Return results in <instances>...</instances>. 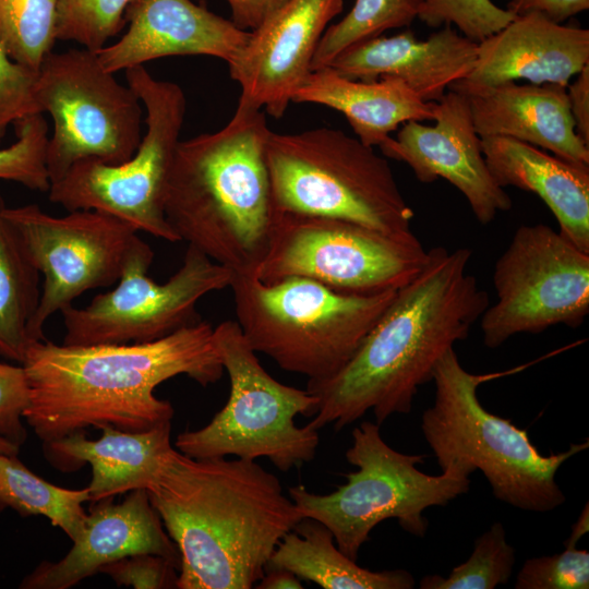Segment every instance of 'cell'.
Here are the masks:
<instances>
[{
    "instance_id": "26",
    "label": "cell",
    "mask_w": 589,
    "mask_h": 589,
    "mask_svg": "<svg viewBox=\"0 0 589 589\" xmlns=\"http://www.w3.org/2000/svg\"><path fill=\"white\" fill-rule=\"evenodd\" d=\"M356 562L338 549L323 522L302 517L278 542L265 572L286 569L325 589H412L416 585L406 569L373 572Z\"/></svg>"
},
{
    "instance_id": "23",
    "label": "cell",
    "mask_w": 589,
    "mask_h": 589,
    "mask_svg": "<svg viewBox=\"0 0 589 589\" xmlns=\"http://www.w3.org/2000/svg\"><path fill=\"white\" fill-rule=\"evenodd\" d=\"M100 430L98 440H88L81 431L43 444L48 461L63 472L76 471L85 464L92 467L87 486L91 502L146 490L173 449L171 421L142 432L111 425Z\"/></svg>"
},
{
    "instance_id": "17",
    "label": "cell",
    "mask_w": 589,
    "mask_h": 589,
    "mask_svg": "<svg viewBox=\"0 0 589 589\" xmlns=\"http://www.w3.org/2000/svg\"><path fill=\"white\" fill-rule=\"evenodd\" d=\"M342 9L344 0H288L251 31L245 46L228 64L241 89L238 105L265 109L280 119L312 72L323 34Z\"/></svg>"
},
{
    "instance_id": "18",
    "label": "cell",
    "mask_w": 589,
    "mask_h": 589,
    "mask_svg": "<svg viewBox=\"0 0 589 589\" xmlns=\"http://www.w3.org/2000/svg\"><path fill=\"white\" fill-rule=\"evenodd\" d=\"M84 528L58 562H41L20 584L22 589H68L99 573L105 565L139 553L167 557L180 567L177 545L164 528L145 489L93 502Z\"/></svg>"
},
{
    "instance_id": "38",
    "label": "cell",
    "mask_w": 589,
    "mask_h": 589,
    "mask_svg": "<svg viewBox=\"0 0 589 589\" xmlns=\"http://www.w3.org/2000/svg\"><path fill=\"white\" fill-rule=\"evenodd\" d=\"M29 390L22 364L0 362V437L21 448L27 437L22 423Z\"/></svg>"
},
{
    "instance_id": "43",
    "label": "cell",
    "mask_w": 589,
    "mask_h": 589,
    "mask_svg": "<svg viewBox=\"0 0 589 589\" xmlns=\"http://www.w3.org/2000/svg\"><path fill=\"white\" fill-rule=\"evenodd\" d=\"M589 531V505L586 503L582 510L573 524L570 533L564 541L565 548H576L578 541Z\"/></svg>"
},
{
    "instance_id": "12",
    "label": "cell",
    "mask_w": 589,
    "mask_h": 589,
    "mask_svg": "<svg viewBox=\"0 0 589 589\" xmlns=\"http://www.w3.org/2000/svg\"><path fill=\"white\" fill-rule=\"evenodd\" d=\"M36 99L53 121L46 149L51 183L82 159L122 164L140 145L141 100L101 68L94 51L48 53L38 71Z\"/></svg>"
},
{
    "instance_id": "4",
    "label": "cell",
    "mask_w": 589,
    "mask_h": 589,
    "mask_svg": "<svg viewBox=\"0 0 589 589\" xmlns=\"http://www.w3.org/2000/svg\"><path fill=\"white\" fill-rule=\"evenodd\" d=\"M265 111L239 106L220 130L180 141L165 215L184 240L232 272L254 271L277 214L265 160Z\"/></svg>"
},
{
    "instance_id": "22",
    "label": "cell",
    "mask_w": 589,
    "mask_h": 589,
    "mask_svg": "<svg viewBox=\"0 0 589 589\" xmlns=\"http://www.w3.org/2000/svg\"><path fill=\"white\" fill-rule=\"evenodd\" d=\"M464 94L480 137H510L578 166L589 167V145L578 136L566 87L509 82Z\"/></svg>"
},
{
    "instance_id": "30",
    "label": "cell",
    "mask_w": 589,
    "mask_h": 589,
    "mask_svg": "<svg viewBox=\"0 0 589 589\" xmlns=\"http://www.w3.org/2000/svg\"><path fill=\"white\" fill-rule=\"evenodd\" d=\"M57 0H0V43L15 62L38 71L56 39Z\"/></svg>"
},
{
    "instance_id": "39",
    "label": "cell",
    "mask_w": 589,
    "mask_h": 589,
    "mask_svg": "<svg viewBox=\"0 0 589 589\" xmlns=\"http://www.w3.org/2000/svg\"><path fill=\"white\" fill-rule=\"evenodd\" d=\"M507 9L515 14L538 12L551 21L563 24L566 20L589 9V0H513Z\"/></svg>"
},
{
    "instance_id": "29",
    "label": "cell",
    "mask_w": 589,
    "mask_h": 589,
    "mask_svg": "<svg viewBox=\"0 0 589 589\" xmlns=\"http://www.w3.org/2000/svg\"><path fill=\"white\" fill-rule=\"evenodd\" d=\"M421 4L422 0H354L350 11L323 34L312 59V71L327 67L357 43L388 29L408 27L418 17Z\"/></svg>"
},
{
    "instance_id": "6",
    "label": "cell",
    "mask_w": 589,
    "mask_h": 589,
    "mask_svg": "<svg viewBox=\"0 0 589 589\" xmlns=\"http://www.w3.org/2000/svg\"><path fill=\"white\" fill-rule=\"evenodd\" d=\"M232 273L236 321L251 348L308 382L350 360L397 291L348 294L305 277L265 284L253 271Z\"/></svg>"
},
{
    "instance_id": "40",
    "label": "cell",
    "mask_w": 589,
    "mask_h": 589,
    "mask_svg": "<svg viewBox=\"0 0 589 589\" xmlns=\"http://www.w3.org/2000/svg\"><path fill=\"white\" fill-rule=\"evenodd\" d=\"M231 12V22L242 31L260 26L288 0H225Z\"/></svg>"
},
{
    "instance_id": "7",
    "label": "cell",
    "mask_w": 589,
    "mask_h": 589,
    "mask_svg": "<svg viewBox=\"0 0 589 589\" xmlns=\"http://www.w3.org/2000/svg\"><path fill=\"white\" fill-rule=\"evenodd\" d=\"M265 160L277 212L344 219L394 235L411 231L414 213L389 164L356 136L327 127L272 131Z\"/></svg>"
},
{
    "instance_id": "37",
    "label": "cell",
    "mask_w": 589,
    "mask_h": 589,
    "mask_svg": "<svg viewBox=\"0 0 589 589\" xmlns=\"http://www.w3.org/2000/svg\"><path fill=\"white\" fill-rule=\"evenodd\" d=\"M179 567L165 556L139 553L111 562L99 573L109 575L118 586L137 589L177 588Z\"/></svg>"
},
{
    "instance_id": "35",
    "label": "cell",
    "mask_w": 589,
    "mask_h": 589,
    "mask_svg": "<svg viewBox=\"0 0 589 589\" xmlns=\"http://www.w3.org/2000/svg\"><path fill=\"white\" fill-rule=\"evenodd\" d=\"M515 589H588L589 553L565 548L561 553L528 558L516 576Z\"/></svg>"
},
{
    "instance_id": "3",
    "label": "cell",
    "mask_w": 589,
    "mask_h": 589,
    "mask_svg": "<svg viewBox=\"0 0 589 589\" xmlns=\"http://www.w3.org/2000/svg\"><path fill=\"white\" fill-rule=\"evenodd\" d=\"M180 554L179 589H250L302 519L279 479L255 460L196 459L173 448L147 486Z\"/></svg>"
},
{
    "instance_id": "19",
    "label": "cell",
    "mask_w": 589,
    "mask_h": 589,
    "mask_svg": "<svg viewBox=\"0 0 589 589\" xmlns=\"http://www.w3.org/2000/svg\"><path fill=\"white\" fill-rule=\"evenodd\" d=\"M127 19L125 34L96 51L101 68L113 74L173 56H211L230 64L250 36L192 0H136Z\"/></svg>"
},
{
    "instance_id": "27",
    "label": "cell",
    "mask_w": 589,
    "mask_h": 589,
    "mask_svg": "<svg viewBox=\"0 0 589 589\" xmlns=\"http://www.w3.org/2000/svg\"><path fill=\"white\" fill-rule=\"evenodd\" d=\"M0 194V358L22 364L29 324L38 306L39 272L13 224Z\"/></svg>"
},
{
    "instance_id": "32",
    "label": "cell",
    "mask_w": 589,
    "mask_h": 589,
    "mask_svg": "<svg viewBox=\"0 0 589 589\" xmlns=\"http://www.w3.org/2000/svg\"><path fill=\"white\" fill-rule=\"evenodd\" d=\"M136 0H57L56 39L98 51L125 23Z\"/></svg>"
},
{
    "instance_id": "24",
    "label": "cell",
    "mask_w": 589,
    "mask_h": 589,
    "mask_svg": "<svg viewBox=\"0 0 589 589\" xmlns=\"http://www.w3.org/2000/svg\"><path fill=\"white\" fill-rule=\"evenodd\" d=\"M486 165L498 185L538 195L560 232L589 253V167H582L510 137H481Z\"/></svg>"
},
{
    "instance_id": "34",
    "label": "cell",
    "mask_w": 589,
    "mask_h": 589,
    "mask_svg": "<svg viewBox=\"0 0 589 589\" xmlns=\"http://www.w3.org/2000/svg\"><path fill=\"white\" fill-rule=\"evenodd\" d=\"M516 15L492 0H422L418 19L430 27L454 25L464 37L478 44Z\"/></svg>"
},
{
    "instance_id": "21",
    "label": "cell",
    "mask_w": 589,
    "mask_h": 589,
    "mask_svg": "<svg viewBox=\"0 0 589 589\" xmlns=\"http://www.w3.org/2000/svg\"><path fill=\"white\" fill-rule=\"evenodd\" d=\"M478 44L450 25L425 39L406 29L357 43L327 65L352 80L400 79L424 101L435 103L473 68Z\"/></svg>"
},
{
    "instance_id": "45",
    "label": "cell",
    "mask_w": 589,
    "mask_h": 589,
    "mask_svg": "<svg viewBox=\"0 0 589 589\" xmlns=\"http://www.w3.org/2000/svg\"><path fill=\"white\" fill-rule=\"evenodd\" d=\"M4 508H7L5 505L0 501V513L3 512Z\"/></svg>"
},
{
    "instance_id": "10",
    "label": "cell",
    "mask_w": 589,
    "mask_h": 589,
    "mask_svg": "<svg viewBox=\"0 0 589 589\" xmlns=\"http://www.w3.org/2000/svg\"><path fill=\"white\" fill-rule=\"evenodd\" d=\"M128 85L145 107L146 132L134 155L119 165L96 159L75 163L50 184L48 199L68 212L94 209L137 231L178 242L165 215V196L185 115L182 88L154 79L144 65L125 70Z\"/></svg>"
},
{
    "instance_id": "31",
    "label": "cell",
    "mask_w": 589,
    "mask_h": 589,
    "mask_svg": "<svg viewBox=\"0 0 589 589\" xmlns=\"http://www.w3.org/2000/svg\"><path fill=\"white\" fill-rule=\"evenodd\" d=\"M516 562V550L506 539L502 522H494L474 541L468 560L447 576L425 575L420 589H493L506 585Z\"/></svg>"
},
{
    "instance_id": "16",
    "label": "cell",
    "mask_w": 589,
    "mask_h": 589,
    "mask_svg": "<svg viewBox=\"0 0 589 589\" xmlns=\"http://www.w3.org/2000/svg\"><path fill=\"white\" fill-rule=\"evenodd\" d=\"M433 125L420 121L402 124L396 137L378 147L383 155L407 164L422 183L440 178L454 185L467 200L481 225L512 208L504 188L494 180L483 155L467 97L453 89L434 103Z\"/></svg>"
},
{
    "instance_id": "13",
    "label": "cell",
    "mask_w": 589,
    "mask_h": 589,
    "mask_svg": "<svg viewBox=\"0 0 589 589\" xmlns=\"http://www.w3.org/2000/svg\"><path fill=\"white\" fill-rule=\"evenodd\" d=\"M154 252L140 239L117 287L85 308L60 313L63 345L146 342L201 321L196 304L207 293L230 287L232 271L189 245L180 268L164 284L147 276Z\"/></svg>"
},
{
    "instance_id": "44",
    "label": "cell",
    "mask_w": 589,
    "mask_h": 589,
    "mask_svg": "<svg viewBox=\"0 0 589 589\" xmlns=\"http://www.w3.org/2000/svg\"><path fill=\"white\" fill-rule=\"evenodd\" d=\"M19 452H20V447L0 437V453L7 454V455H17Z\"/></svg>"
},
{
    "instance_id": "14",
    "label": "cell",
    "mask_w": 589,
    "mask_h": 589,
    "mask_svg": "<svg viewBox=\"0 0 589 589\" xmlns=\"http://www.w3.org/2000/svg\"><path fill=\"white\" fill-rule=\"evenodd\" d=\"M496 301L480 317L490 349L555 325L579 327L589 314V253L548 225H522L493 272Z\"/></svg>"
},
{
    "instance_id": "1",
    "label": "cell",
    "mask_w": 589,
    "mask_h": 589,
    "mask_svg": "<svg viewBox=\"0 0 589 589\" xmlns=\"http://www.w3.org/2000/svg\"><path fill=\"white\" fill-rule=\"evenodd\" d=\"M472 251L429 250L421 272L396 294L350 360L333 376L308 382L317 408L308 426L341 430L372 411L381 425L411 412L420 386L440 360L465 340L489 296L467 272Z\"/></svg>"
},
{
    "instance_id": "20",
    "label": "cell",
    "mask_w": 589,
    "mask_h": 589,
    "mask_svg": "<svg viewBox=\"0 0 589 589\" xmlns=\"http://www.w3.org/2000/svg\"><path fill=\"white\" fill-rule=\"evenodd\" d=\"M587 65L588 29L527 12L517 14L501 31L478 43L472 70L449 88H484L519 80L567 87Z\"/></svg>"
},
{
    "instance_id": "8",
    "label": "cell",
    "mask_w": 589,
    "mask_h": 589,
    "mask_svg": "<svg viewBox=\"0 0 589 589\" xmlns=\"http://www.w3.org/2000/svg\"><path fill=\"white\" fill-rule=\"evenodd\" d=\"M380 426L362 421L352 430L345 457L356 470L345 474V484L329 494H316L303 485L288 490L301 515L323 522L338 549L353 561L383 520L395 518L406 532L423 538L429 527L423 512L446 506L470 488L471 472L466 468L449 466L437 476L419 470L417 465L424 462L425 455L392 448Z\"/></svg>"
},
{
    "instance_id": "42",
    "label": "cell",
    "mask_w": 589,
    "mask_h": 589,
    "mask_svg": "<svg viewBox=\"0 0 589 589\" xmlns=\"http://www.w3.org/2000/svg\"><path fill=\"white\" fill-rule=\"evenodd\" d=\"M259 589H302L300 578L286 569H274L265 572L264 576L256 584Z\"/></svg>"
},
{
    "instance_id": "41",
    "label": "cell",
    "mask_w": 589,
    "mask_h": 589,
    "mask_svg": "<svg viewBox=\"0 0 589 589\" xmlns=\"http://www.w3.org/2000/svg\"><path fill=\"white\" fill-rule=\"evenodd\" d=\"M570 113L578 136L589 145V65L566 87Z\"/></svg>"
},
{
    "instance_id": "46",
    "label": "cell",
    "mask_w": 589,
    "mask_h": 589,
    "mask_svg": "<svg viewBox=\"0 0 589 589\" xmlns=\"http://www.w3.org/2000/svg\"><path fill=\"white\" fill-rule=\"evenodd\" d=\"M508 1H513V0H508Z\"/></svg>"
},
{
    "instance_id": "36",
    "label": "cell",
    "mask_w": 589,
    "mask_h": 589,
    "mask_svg": "<svg viewBox=\"0 0 589 589\" xmlns=\"http://www.w3.org/2000/svg\"><path fill=\"white\" fill-rule=\"evenodd\" d=\"M38 71L12 60L0 43V140L11 124L41 113L36 99Z\"/></svg>"
},
{
    "instance_id": "11",
    "label": "cell",
    "mask_w": 589,
    "mask_h": 589,
    "mask_svg": "<svg viewBox=\"0 0 589 589\" xmlns=\"http://www.w3.org/2000/svg\"><path fill=\"white\" fill-rule=\"evenodd\" d=\"M428 257L412 231L394 235L344 219L277 212L253 273L265 284L299 276L368 296L404 287Z\"/></svg>"
},
{
    "instance_id": "5",
    "label": "cell",
    "mask_w": 589,
    "mask_h": 589,
    "mask_svg": "<svg viewBox=\"0 0 589 589\" xmlns=\"http://www.w3.org/2000/svg\"><path fill=\"white\" fill-rule=\"evenodd\" d=\"M505 373H470L449 349L434 370V400L422 413L421 431L441 470H480L495 498L521 510L546 513L566 501L556 482L558 469L589 442L543 455L526 430L486 410L478 387Z\"/></svg>"
},
{
    "instance_id": "9",
    "label": "cell",
    "mask_w": 589,
    "mask_h": 589,
    "mask_svg": "<svg viewBox=\"0 0 589 589\" xmlns=\"http://www.w3.org/2000/svg\"><path fill=\"white\" fill-rule=\"evenodd\" d=\"M214 341L230 381L226 405L203 428L177 435L175 445L196 458H267L281 472L314 459L318 431L298 426V414L313 417L317 397L306 389L285 385L261 364L237 321L214 329Z\"/></svg>"
},
{
    "instance_id": "28",
    "label": "cell",
    "mask_w": 589,
    "mask_h": 589,
    "mask_svg": "<svg viewBox=\"0 0 589 589\" xmlns=\"http://www.w3.org/2000/svg\"><path fill=\"white\" fill-rule=\"evenodd\" d=\"M0 501L23 517H46L74 541L84 528L87 513L83 504L89 501V491L51 484L31 471L17 455L0 453Z\"/></svg>"
},
{
    "instance_id": "15",
    "label": "cell",
    "mask_w": 589,
    "mask_h": 589,
    "mask_svg": "<svg viewBox=\"0 0 589 589\" xmlns=\"http://www.w3.org/2000/svg\"><path fill=\"white\" fill-rule=\"evenodd\" d=\"M29 257L44 276L38 306L29 324L33 341L45 339L43 327L83 292L117 283L141 239L124 221L99 211L77 209L52 216L38 205L5 207Z\"/></svg>"
},
{
    "instance_id": "33",
    "label": "cell",
    "mask_w": 589,
    "mask_h": 589,
    "mask_svg": "<svg viewBox=\"0 0 589 589\" xmlns=\"http://www.w3.org/2000/svg\"><path fill=\"white\" fill-rule=\"evenodd\" d=\"M16 142L0 149V179L25 188L48 192L50 178L46 166L48 125L43 113L28 116L15 124Z\"/></svg>"
},
{
    "instance_id": "25",
    "label": "cell",
    "mask_w": 589,
    "mask_h": 589,
    "mask_svg": "<svg viewBox=\"0 0 589 589\" xmlns=\"http://www.w3.org/2000/svg\"><path fill=\"white\" fill-rule=\"evenodd\" d=\"M291 101L317 104L341 112L356 137L371 147L380 146L408 121L434 118V103L424 101L398 77L352 80L329 67L312 71Z\"/></svg>"
},
{
    "instance_id": "2",
    "label": "cell",
    "mask_w": 589,
    "mask_h": 589,
    "mask_svg": "<svg viewBox=\"0 0 589 589\" xmlns=\"http://www.w3.org/2000/svg\"><path fill=\"white\" fill-rule=\"evenodd\" d=\"M213 329L199 321L146 342L33 341L22 362L29 390L24 419L43 444L88 428L142 432L170 422L175 410L155 396L159 384L184 374L206 387L224 373Z\"/></svg>"
}]
</instances>
